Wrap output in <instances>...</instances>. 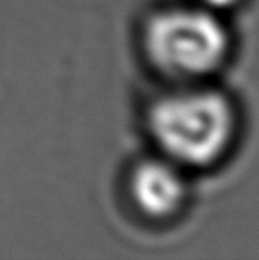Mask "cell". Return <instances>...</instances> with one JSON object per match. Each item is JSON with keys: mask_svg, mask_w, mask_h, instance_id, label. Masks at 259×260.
<instances>
[{"mask_svg": "<svg viewBox=\"0 0 259 260\" xmlns=\"http://www.w3.org/2000/svg\"><path fill=\"white\" fill-rule=\"evenodd\" d=\"M149 127L170 158L203 167L226 150L235 117L221 94L183 92L157 101L149 114Z\"/></svg>", "mask_w": 259, "mask_h": 260, "instance_id": "6da1fadb", "label": "cell"}, {"mask_svg": "<svg viewBox=\"0 0 259 260\" xmlns=\"http://www.w3.org/2000/svg\"><path fill=\"white\" fill-rule=\"evenodd\" d=\"M203 4L211 7V9H226V7H231L236 0H202Z\"/></svg>", "mask_w": 259, "mask_h": 260, "instance_id": "277c9868", "label": "cell"}, {"mask_svg": "<svg viewBox=\"0 0 259 260\" xmlns=\"http://www.w3.org/2000/svg\"><path fill=\"white\" fill-rule=\"evenodd\" d=\"M149 59L172 78H198L215 71L228 53L226 30L200 10H168L155 15L144 35Z\"/></svg>", "mask_w": 259, "mask_h": 260, "instance_id": "7a4b0ae2", "label": "cell"}, {"mask_svg": "<svg viewBox=\"0 0 259 260\" xmlns=\"http://www.w3.org/2000/svg\"><path fill=\"white\" fill-rule=\"evenodd\" d=\"M131 191L137 208L155 219L175 214L185 198V184L180 173L159 160L144 161L135 168Z\"/></svg>", "mask_w": 259, "mask_h": 260, "instance_id": "3957f363", "label": "cell"}]
</instances>
